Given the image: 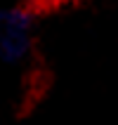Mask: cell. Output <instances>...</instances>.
I'll return each mask as SVG.
<instances>
[{
  "instance_id": "cell-1",
  "label": "cell",
  "mask_w": 118,
  "mask_h": 125,
  "mask_svg": "<svg viewBox=\"0 0 118 125\" xmlns=\"http://www.w3.org/2000/svg\"><path fill=\"white\" fill-rule=\"evenodd\" d=\"M31 35V17L24 10H14L2 17L0 24V54L5 59H19L28 47Z\"/></svg>"
}]
</instances>
